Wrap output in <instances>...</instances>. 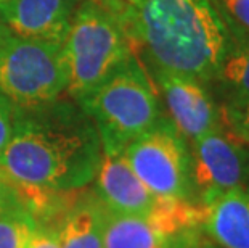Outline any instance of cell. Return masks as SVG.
<instances>
[{
	"mask_svg": "<svg viewBox=\"0 0 249 248\" xmlns=\"http://www.w3.org/2000/svg\"><path fill=\"white\" fill-rule=\"evenodd\" d=\"M70 95L81 100L132 55L121 24L97 0H86L74 13L61 45Z\"/></svg>",
	"mask_w": 249,
	"mask_h": 248,
	"instance_id": "4",
	"label": "cell"
},
{
	"mask_svg": "<svg viewBox=\"0 0 249 248\" xmlns=\"http://www.w3.org/2000/svg\"><path fill=\"white\" fill-rule=\"evenodd\" d=\"M198 230L171 237L160 230L146 216L107 211L103 229L105 248H185Z\"/></svg>",
	"mask_w": 249,
	"mask_h": 248,
	"instance_id": "12",
	"label": "cell"
},
{
	"mask_svg": "<svg viewBox=\"0 0 249 248\" xmlns=\"http://www.w3.org/2000/svg\"><path fill=\"white\" fill-rule=\"evenodd\" d=\"M123 28L132 54L156 70L215 79L231 47L229 24L211 0H97Z\"/></svg>",
	"mask_w": 249,
	"mask_h": 248,
	"instance_id": "1",
	"label": "cell"
},
{
	"mask_svg": "<svg viewBox=\"0 0 249 248\" xmlns=\"http://www.w3.org/2000/svg\"><path fill=\"white\" fill-rule=\"evenodd\" d=\"M185 248H219V247H217L214 242L204 240L201 235H195L193 239L188 242V245L185 247Z\"/></svg>",
	"mask_w": 249,
	"mask_h": 248,
	"instance_id": "21",
	"label": "cell"
},
{
	"mask_svg": "<svg viewBox=\"0 0 249 248\" xmlns=\"http://www.w3.org/2000/svg\"><path fill=\"white\" fill-rule=\"evenodd\" d=\"M219 112L220 123L227 128V133L241 144L249 145V97L227 100Z\"/></svg>",
	"mask_w": 249,
	"mask_h": 248,
	"instance_id": "16",
	"label": "cell"
},
{
	"mask_svg": "<svg viewBox=\"0 0 249 248\" xmlns=\"http://www.w3.org/2000/svg\"><path fill=\"white\" fill-rule=\"evenodd\" d=\"M76 0H3L0 23L13 34L63 45L70 33Z\"/></svg>",
	"mask_w": 249,
	"mask_h": 248,
	"instance_id": "9",
	"label": "cell"
},
{
	"mask_svg": "<svg viewBox=\"0 0 249 248\" xmlns=\"http://www.w3.org/2000/svg\"><path fill=\"white\" fill-rule=\"evenodd\" d=\"M68 81L60 44L21 38L0 23V94L15 108L28 112L56 102Z\"/></svg>",
	"mask_w": 249,
	"mask_h": 248,
	"instance_id": "5",
	"label": "cell"
},
{
	"mask_svg": "<svg viewBox=\"0 0 249 248\" xmlns=\"http://www.w3.org/2000/svg\"><path fill=\"white\" fill-rule=\"evenodd\" d=\"M15 124V107L8 98L0 94V153L7 147L13 133Z\"/></svg>",
	"mask_w": 249,
	"mask_h": 248,
	"instance_id": "18",
	"label": "cell"
},
{
	"mask_svg": "<svg viewBox=\"0 0 249 248\" xmlns=\"http://www.w3.org/2000/svg\"><path fill=\"white\" fill-rule=\"evenodd\" d=\"M0 2H3V0H0Z\"/></svg>",
	"mask_w": 249,
	"mask_h": 248,
	"instance_id": "24",
	"label": "cell"
},
{
	"mask_svg": "<svg viewBox=\"0 0 249 248\" xmlns=\"http://www.w3.org/2000/svg\"><path fill=\"white\" fill-rule=\"evenodd\" d=\"M193 202L211 207L219 197L243 189L249 177V149L220 126L192 142Z\"/></svg>",
	"mask_w": 249,
	"mask_h": 248,
	"instance_id": "7",
	"label": "cell"
},
{
	"mask_svg": "<svg viewBox=\"0 0 249 248\" xmlns=\"http://www.w3.org/2000/svg\"><path fill=\"white\" fill-rule=\"evenodd\" d=\"M215 79L229 91V100L249 97V38L231 44Z\"/></svg>",
	"mask_w": 249,
	"mask_h": 248,
	"instance_id": "14",
	"label": "cell"
},
{
	"mask_svg": "<svg viewBox=\"0 0 249 248\" xmlns=\"http://www.w3.org/2000/svg\"><path fill=\"white\" fill-rule=\"evenodd\" d=\"M203 228L220 248H249V195L233 189L208 207Z\"/></svg>",
	"mask_w": 249,
	"mask_h": 248,
	"instance_id": "11",
	"label": "cell"
},
{
	"mask_svg": "<svg viewBox=\"0 0 249 248\" xmlns=\"http://www.w3.org/2000/svg\"><path fill=\"white\" fill-rule=\"evenodd\" d=\"M123 155L153 195L193 200L192 152L171 119L161 118L132 140Z\"/></svg>",
	"mask_w": 249,
	"mask_h": 248,
	"instance_id": "6",
	"label": "cell"
},
{
	"mask_svg": "<svg viewBox=\"0 0 249 248\" xmlns=\"http://www.w3.org/2000/svg\"><path fill=\"white\" fill-rule=\"evenodd\" d=\"M79 105L93 121L102 152L123 153L162 118L153 82L135 54L79 100Z\"/></svg>",
	"mask_w": 249,
	"mask_h": 248,
	"instance_id": "3",
	"label": "cell"
},
{
	"mask_svg": "<svg viewBox=\"0 0 249 248\" xmlns=\"http://www.w3.org/2000/svg\"><path fill=\"white\" fill-rule=\"evenodd\" d=\"M18 205H23L18 197V192L13 184L0 181V213L7 211L10 208H15Z\"/></svg>",
	"mask_w": 249,
	"mask_h": 248,
	"instance_id": "20",
	"label": "cell"
},
{
	"mask_svg": "<svg viewBox=\"0 0 249 248\" xmlns=\"http://www.w3.org/2000/svg\"><path fill=\"white\" fill-rule=\"evenodd\" d=\"M34 216L23 205L0 213V248H28L37 230Z\"/></svg>",
	"mask_w": 249,
	"mask_h": 248,
	"instance_id": "15",
	"label": "cell"
},
{
	"mask_svg": "<svg viewBox=\"0 0 249 248\" xmlns=\"http://www.w3.org/2000/svg\"><path fill=\"white\" fill-rule=\"evenodd\" d=\"M156 82L171 121L185 139L195 142L220 126V112L204 82L177 73L156 70Z\"/></svg>",
	"mask_w": 249,
	"mask_h": 248,
	"instance_id": "8",
	"label": "cell"
},
{
	"mask_svg": "<svg viewBox=\"0 0 249 248\" xmlns=\"http://www.w3.org/2000/svg\"><path fill=\"white\" fill-rule=\"evenodd\" d=\"M219 7L225 23L229 21L249 33V0H219Z\"/></svg>",
	"mask_w": 249,
	"mask_h": 248,
	"instance_id": "17",
	"label": "cell"
},
{
	"mask_svg": "<svg viewBox=\"0 0 249 248\" xmlns=\"http://www.w3.org/2000/svg\"><path fill=\"white\" fill-rule=\"evenodd\" d=\"M0 181H2V182H8V184H13L12 181H10V177L7 176V172L3 171L2 165H0Z\"/></svg>",
	"mask_w": 249,
	"mask_h": 248,
	"instance_id": "22",
	"label": "cell"
},
{
	"mask_svg": "<svg viewBox=\"0 0 249 248\" xmlns=\"http://www.w3.org/2000/svg\"><path fill=\"white\" fill-rule=\"evenodd\" d=\"M102 144L86 112L55 102L18 110L0 165L13 186L50 192L86 187L97 174Z\"/></svg>",
	"mask_w": 249,
	"mask_h": 248,
	"instance_id": "2",
	"label": "cell"
},
{
	"mask_svg": "<svg viewBox=\"0 0 249 248\" xmlns=\"http://www.w3.org/2000/svg\"><path fill=\"white\" fill-rule=\"evenodd\" d=\"M28 248H60L56 230L52 228H37Z\"/></svg>",
	"mask_w": 249,
	"mask_h": 248,
	"instance_id": "19",
	"label": "cell"
},
{
	"mask_svg": "<svg viewBox=\"0 0 249 248\" xmlns=\"http://www.w3.org/2000/svg\"><path fill=\"white\" fill-rule=\"evenodd\" d=\"M107 208L102 202H84L65 214L56 230L60 248H105L103 229Z\"/></svg>",
	"mask_w": 249,
	"mask_h": 248,
	"instance_id": "13",
	"label": "cell"
},
{
	"mask_svg": "<svg viewBox=\"0 0 249 248\" xmlns=\"http://www.w3.org/2000/svg\"><path fill=\"white\" fill-rule=\"evenodd\" d=\"M95 177L100 202L111 213L146 216L158 198L140 181L123 153L102 152Z\"/></svg>",
	"mask_w": 249,
	"mask_h": 248,
	"instance_id": "10",
	"label": "cell"
},
{
	"mask_svg": "<svg viewBox=\"0 0 249 248\" xmlns=\"http://www.w3.org/2000/svg\"><path fill=\"white\" fill-rule=\"evenodd\" d=\"M246 191V193L249 195V177H248V181H246V184H245V187H243Z\"/></svg>",
	"mask_w": 249,
	"mask_h": 248,
	"instance_id": "23",
	"label": "cell"
}]
</instances>
